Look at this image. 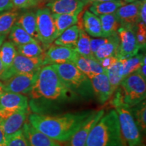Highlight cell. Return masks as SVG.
Instances as JSON below:
<instances>
[{
    "mask_svg": "<svg viewBox=\"0 0 146 146\" xmlns=\"http://www.w3.org/2000/svg\"><path fill=\"white\" fill-rule=\"evenodd\" d=\"M88 59H89V66H90L91 71V73H92L93 76L98 75V74H102V73L106 72V70L102 66L101 64H100L99 60H97L96 58H88Z\"/></svg>",
    "mask_w": 146,
    "mask_h": 146,
    "instance_id": "38",
    "label": "cell"
},
{
    "mask_svg": "<svg viewBox=\"0 0 146 146\" xmlns=\"http://www.w3.org/2000/svg\"><path fill=\"white\" fill-rule=\"evenodd\" d=\"M74 64L77 67L78 70L83 72V74H85L89 79L92 78L93 75L91 71L88 58L77 54L75 60L74 61Z\"/></svg>",
    "mask_w": 146,
    "mask_h": 146,
    "instance_id": "34",
    "label": "cell"
},
{
    "mask_svg": "<svg viewBox=\"0 0 146 146\" xmlns=\"http://www.w3.org/2000/svg\"><path fill=\"white\" fill-rule=\"evenodd\" d=\"M90 40V36L84 30L83 27H79L78 39L76 42V46L74 48L78 54L87 58H95L91 50Z\"/></svg>",
    "mask_w": 146,
    "mask_h": 146,
    "instance_id": "28",
    "label": "cell"
},
{
    "mask_svg": "<svg viewBox=\"0 0 146 146\" xmlns=\"http://www.w3.org/2000/svg\"><path fill=\"white\" fill-rule=\"evenodd\" d=\"M123 0H114V1L94 2L91 3L89 11L95 15L100 16L105 14L114 13L118 8L125 4Z\"/></svg>",
    "mask_w": 146,
    "mask_h": 146,
    "instance_id": "21",
    "label": "cell"
},
{
    "mask_svg": "<svg viewBox=\"0 0 146 146\" xmlns=\"http://www.w3.org/2000/svg\"><path fill=\"white\" fill-rule=\"evenodd\" d=\"M104 113L105 111L104 110H101L98 112L95 111L86 123L74 133L68 141V146H85L91 129L104 114Z\"/></svg>",
    "mask_w": 146,
    "mask_h": 146,
    "instance_id": "18",
    "label": "cell"
},
{
    "mask_svg": "<svg viewBox=\"0 0 146 146\" xmlns=\"http://www.w3.org/2000/svg\"><path fill=\"white\" fill-rule=\"evenodd\" d=\"M122 102L129 108H132L145 100V79L138 72L124 78L116 89Z\"/></svg>",
    "mask_w": 146,
    "mask_h": 146,
    "instance_id": "6",
    "label": "cell"
},
{
    "mask_svg": "<svg viewBox=\"0 0 146 146\" xmlns=\"http://www.w3.org/2000/svg\"><path fill=\"white\" fill-rule=\"evenodd\" d=\"M135 29H131L120 27L117 31L120 43L117 57L120 59H126L138 54L140 47L137 41Z\"/></svg>",
    "mask_w": 146,
    "mask_h": 146,
    "instance_id": "9",
    "label": "cell"
},
{
    "mask_svg": "<svg viewBox=\"0 0 146 146\" xmlns=\"http://www.w3.org/2000/svg\"><path fill=\"white\" fill-rule=\"evenodd\" d=\"M40 1H45V0H40Z\"/></svg>",
    "mask_w": 146,
    "mask_h": 146,
    "instance_id": "50",
    "label": "cell"
},
{
    "mask_svg": "<svg viewBox=\"0 0 146 146\" xmlns=\"http://www.w3.org/2000/svg\"><path fill=\"white\" fill-rule=\"evenodd\" d=\"M145 58H146L145 55L137 54L133 57L120 59L123 79L130 74L138 71Z\"/></svg>",
    "mask_w": 146,
    "mask_h": 146,
    "instance_id": "27",
    "label": "cell"
},
{
    "mask_svg": "<svg viewBox=\"0 0 146 146\" xmlns=\"http://www.w3.org/2000/svg\"><path fill=\"white\" fill-rule=\"evenodd\" d=\"M77 53L74 48L51 45L43 55V66L54 64L74 63Z\"/></svg>",
    "mask_w": 146,
    "mask_h": 146,
    "instance_id": "12",
    "label": "cell"
},
{
    "mask_svg": "<svg viewBox=\"0 0 146 146\" xmlns=\"http://www.w3.org/2000/svg\"><path fill=\"white\" fill-rule=\"evenodd\" d=\"M38 40L44 48H48L57 39L52 13L48 8L38 9L36 12Z\"/></svg>",
    "mask_w": 146,
    "mask_h": 146,
    "instance_id": "7",
    "label": "cell"
},
{
    "mask_svg": "<svg viewBox=\"0 0 146 146\" xmlns=\"http://www.w3.org/2000/svg\"><path fill=\"white\" fill-rule=\"evenodd\" d=\"M81 0H48L47 8L53 14H71L78 16L85 6Z\"/></svg>",
    "mask_w": 146,
    "mask_h": 146,
    "instance_id": "15",
    "label": "cell"
},
{
    "mask_svg": "<svg viewBox=\"0 0 146 146\" xmlns=\"http://www.w3.org/2000/svg\"><path fill=\"white\" fill-rule=\"evenodd\" d=\"M5 146H29L22 129L7 139Z\"/></svg>",
    "mask_w": 146,
    "mask_h": 146,
    "instance_id": "35",
    "label": "cell"
},
{
    "mask_svg": "<svg viewBox=\"0 0 146 146\" xmlns=\"http://www.w3.org/2000/svg\"><path fill=\"white\" fill-rule=\"evenodd\" d=\"M5 92L4 89V85H3V82L0 81V97H1L2 95Z\"/></svg>",
    "mask_w": 146,
    "mask_h": 146,
    "instance_id": "47",
    "label": "cell"
},
{
    "mask_svg": "<svg viewBox=\"0 0 146 146\" xmlns=\"http://www.w3.org/2000/svg\"><path fill=\"white\" fill-rule=\"evenodd\" d=\"M28 115L29 110L18 111L5 119L0 120V129L3 131L5 138L8 139L12 135L22 129Z\"/></svg>",
    "mask_w": 146,
    "mask_h": 146,
    "instance_id": "17",
    "label": "cell"
},
{
    "mask_svg": "<svg viewBox=\"0 0 146 146\" xmlns=\"http://www.w3.org/2000/svg\"><path fill=\"white\" fill-rule=\"evenodd\" d=\"M79 35V27L74 25L65 30L54 41V45L74 48Z\"/></svg>",
    "mask_w": 146,
    "mask_h": 146,
    "instance_id": "23",
    "label": "cell"
},
{
    "mask_svg": "<svg viewBox=\"0 0 146 146\" xmlns=\"http://www.w3.org/2000/svg\"><path fill=\"white\" fill-rule=\"evenodd\" d=\"M110 83L113 91H115L119 87L120 83L123 80V73H122V64L119 60L114 65L108 69H106Z\"/></svg>",
    "mask_w": 146,
    "mask_h": 146,
    "instance_id": "32",
    "label": "cell"
},
{
    "mask_svg": "<svg viewBox=\"0 0 146 146\" xmlns=\"http://www.w3.org/2000/svg\"><path fill=\"white\" fill-rule=\"evenodd\" d=\"M95 111L68 112L50 116L39 114L29 115L33 127L58 142H68L74 133L88 120Z\"/></svg>",
    "mask_w": 146,
    "mask_h": 146,
    "instance_id": "1",
    "label": "cell"
},
{
    "mask_svg": "<svg viewBox=\"0 0 146 146\" xmlns=\"http://www.w3.org/2000/svg\"><path fill=\"white\" fill-rule=\"evenodd\" d=\"M13 9L12 0H0V13Z\"/></svg>",
    "mask_w": 146,
    "mask_h": 146,
    "instance_id": "41",
    "label": "cell"
},
{
    "mask_svg": "<svg viewBox=\"0 0 146 146\" xmlns=\"http://www.w3.org/2000/svg\"><path fill=\"white\" fill-rule=\"evenodd\" d=\"M116 94L113 98L112 104L118 114L122 135L128 146H145L143 143L141 131L133 117L131 108L122 102L119 92Z\"/></svg>",
    "mask_w": 146,
    "mask_h": 146,
    "instance_id": "4",
    "label": "cell"
},
{
    "mask_svg": "<svg viewBox=\"0 0 146 146\" xmlns=\"http://www.w3.org/2000/svg\"><path fill=\"white\" fill-rule=\"evenodd\" d=\"M139 21L146 24V0H141L139 12Z\"/></svg>",
    "mask_w": 146,
    "mask_h": 146,
    "instance_id": "42",
    "label": "cell"
},
{
    "mask_svg": "<svg viewBox=\"0 0 146 146\" xmlns=\"http://www.w3.org/2000/svg\"><path fill=\"white\" fill-rule=\"evenodd\" d=\"M85 146H127L116 110L104 113L91 129Z\"/></svg>",
    "mask_w": 146,
    "mask_h": 146,
    "instance_id": "3",
    "label": "cell"
},
{
    "mask_svg": "<svg viewBox=\"0 0 146 146\" xmlns=\"http://www.w3.org/2000/svg\"><path fill=\"white\" fill-rule=\"evenodd\" d=\"M119 43L120 40L118 34L110 36V39L109 41L100 46L98 50L96 51L94 55V57L100 61L101 60L108 57V56H117Z\"/></svg>",
    "mask_w": 146,
    "mask_h": 146,
    "instance_id": "22",
    "label": "cell"
},
{
    "mask_svg": "<svg viewBox=\"0 0 146 146\" xmlns=\"http://www.w3.org/2000/svg\"><path fill=\"white\" fill-rule=\"evenodd\" d=\"M16 47L18 54L29 58L39 57L44 54V49L39 41H33Z\"/></svg>",
    "mask_w": 146,
    "mask_h": 146,
    "instance_id": "31",
    "label": "cell"
},
{
    "mask_svg": "<svg viewBox=\"0 0 146 146\" xmlns=\"http://www.w3.org/2000/svg\"><path fill=\"white\" fill-rule=\"evenodd\" d=\"M89 80L92 90L100 104L106 103L114 94L110 83L106 71L102 74L93 76Z\"/></svg>",
    "mask_w": 146,
    "mask_h": 146,
    "instance_id": "13",
    "label": "cell"
},
{
    "mask_svg": "<svg viewBox=\"0 0 146 146\" xmlns=\"http://www.w3.org/2000/svg\"><path fill=\"white\" fill-rule=\"evenodd\" d=\"M141 0L122 5L115 12L120 26L125 28L135 29L139 21V12Z\"/></svg>",
    "mask_w": 146,
    "mask_h": 146,
    "instance_id": "11",
    "label": "cell"
},
{
    "mask_svg": "<svg viewBox=\"0 0 146 146\" xmlns=\"http://www.w3.org/2000/svg\"><path fill=\"white\" fill-rule=\"evenodd\" d=\"M19 14L18 10L15 9L0 13V34L6 36L10 33L11 29L17 21Z\"/></svg>",
    "mask_w": 146,
    "mask_h": 146,
    "instance_id": "26",
    "label": "cell"
},
{
    "mask_svg": "<svg viewBox=\"0 0 146 146\" xmlns=\"http://www.w3.org/2000/svg\"><path fill=\"white\" fill-rule=\"evenodd\" d=\"M84 30L89 35L94 37H103L100 18L89 10L85 11L82 18Z\"/></svg>",
    "mask_w": 146,
    "mask_h": 146,
    "instance_id": "19",
    "label": "cell"
},
{
    "mask_svg": "<svg viewBox=\"0 0 146 146\" xmlns=\"http://www.w3.org/2000/svg\"><path fill=\"white\" fill-rule=\"evenodd\" d=\"M85 3H92L94 2H102V1H114V0H81Z\"/></svg>",
    "mask_w": 146,
    "mask_h": 146,
    "instance_id": "46",
    "label": "cell"
},
{
    "mask_svg": "<svg viewBox=\"0 0 146 146\" xmlns=\"http://www.w3.org/2000/svg\"><path fill=\"white\" fill-rule=\"evenodd\" d=\"M110 39V36H109V37H98L96 38V39H91L90 46L91 50L93 54L94 55L96 51L98 50V48L104 43H107Z\"/></svg>",
    "mask_w": 146,
    "mask_h": 146,
    "instance_id": "39",
    "label": "cell"
},
{
    "mask_svg": "<svg viewBox=\"0 0 146 146\" xmlns=\"http://www.w3.org/2000/svg\"><path fill=\"white\" fill-rule=\"evenodd\" d=\"M55 27L56 29L57 38L69 27L76 25L78 18L77 15L71 14H52Z\"/></svg>",
    "mask_w": 146,
    "mask_h": 146,
    "instance_id": "24",
    "label": "cell"
},
{
    "mask_svg": "<svg viewBox=\"0 0 146 146\" xmlns=\"http://www.w3.org/2000/svg\"><path fill=\"white\" fill-rule=\"evenodd\" d=\"M9 39L16 46L26 44L30 42L37 41L17 24H15L11 29L9 33Z\"/></svg>",
    "mask_w": 146,
    "mask_h": 146,
    "instance_id": "30",
    "label": "cell"
},
{
    "mask_svg": "<svg viewBox=\"0 0 146 146\" xmlns=\"http://www.w3.org/2000/svg\"><path fill=\"white\" fill-rule=\"evenodd\" d=\"M118 60H119V58L117 56H108V57H106L101 60L100 62L102 66L106 70V69H108L110 66H112V65H114L115 63L117 62Z\"/></svg>",
    "mask_w": 146,
    "mask_h": 146,
    "instance_id": "40",
    "label": "cell"
},
{
    "mask_svg": "<svg viewBox=\"0 0 146 146\" xmlns=\"http://www.w3.org/2000/svg\"><path fill=\"white\" fill-rule=\"evenodd\" d=\"M7 139L3 134V131L0 129V146H5L6 145Z\"/></svg>",
    "mask_w": 146,
    "mask_h": 146,
    "instance_id": "44",
    "label": "cell"
},
{
    "mask_svg": "<svg viewBox=\"0 0 146 146\" xmlns=\"http://www.w3.org/2000/svg\"><path fill=\"white\" fill-rule=\"evenodd\" d=\"M22 131L29 146H62L58 141L33 127L29 121L25 122Z\"/></svg>",
    "mask_w": 146,
    "mask_h": 146,
    "instance_id": "14",
    "label": "cell"
},
{
    "mask_svg": "<svg viewBox=\"0 0 146 146\" xmlns=\"http://www.w3.org/2000/svg\"><path fill=\"white\" fill-rule=\"evenodd\" d=\"M5 38V35H3L0 34V48H1V45L3 44V41H4Z\"/></svg>",
    "mask_w": 146,
    "mask_h": 146,
    "instance_id": "48",
    "label": "cell"
},
{
    "mask_svg": "<svg viewBox=\"0 0 146 146\" xmlns=\"http://www.w3.org/2000/svg\"><path fill=\"white\" fill-rule=\"evenodd\" d=\"M29 94L34 100L52 102L68 100L74 96L64 85L52 64L41 67Z\"/></svg>",
    "mask_w": 146,
    "mask_h": 146,
    "instance_id": "2",
    "label": "cell"
},
{
    "mask_svg": "<svg viewBox=\"0 0 146 146\" xmlns=\"http://www.w3.org/2000/svg\"><path fill=\"white\" fill-rule=\"evenodd\" d=\"M43 55L39 57L29 58L17 54L12 66L5 70L1 81H4L15 74L38 72L43 66Z\"/></svg>",
    "mask_w": 146,
    "mask_h": 146,
    "instance_id": "8",
    "label": "cell"
},
{
    "mask_svg": "<svg viewBox=\"0 0 146 146\" xmlns=\"http://www.w3.org/2000/svg\"><path fill=\"white\" fill-rule=\"evenodd\" d=\"M28 98L23 94L5 92L0 97V109L12 112L29 110Z\"/></svg>",
    "mask_w": 146,
    "mask_h": 146,
    "instance_id": "16",
    "label": "cell"
},
{
    "mask_svg": "<svg viewBox=\"0 0 146 146\" xmlns=\"http://www.w3.org/2000/svg\"><path fill=\"white\" fill-rule=\"evenodd\" d=\"M40 3V0H12L13 9L15 10L35 8Z\"/></svg>",
    "mask_w": 146,
    "mask_h": 146,
    "instance_id": "37",
    "label": "cell"
},
{
    "mask_svg": "<svg viewBox=\"0 0 146 146\" xmlns=\"http://www.w3.org/2000/svg\"><path fill=\"white\" fill-rule=\"evenodd\" d=\"M5 70H5L4 66H3V64L1 63V60H0V81H1V80H2L3 74H4Z\"/></svg>",
    "mask_w": 146,
    "mask_h": 146,
    "instance_id": "45",
    "label": "cell"
},
{
    "mask_svg": "<svg viewBox=\"0 0 146 146\" xmlns=\"http://www.w3.org/2000/svg\"><path fill=\"white\" fill-rule=\"evenodd\" d=\"M16 24L21 27L33 38L39 41L36 31V14L33 11H27L19 14Z\"/></svg>",
    "mask_w": 146,
    "mask_h": 146,
    "instance_id": "20",
    "label": "cell"
},
{
    "mask_svg": "<svg viewBox=\"0 0 146 146\" xmlns=\"http://www.w3.org/2000/svg\"><path fill=\"white\" fill-rule=\"evenodd\" d=\"M38 72L15 74L2 81L5 91L23 95L29 94L35 81Z\"/></svg>",
    "mask_w": 146,
    "mask_h": 146,
    "instance_id": "10",
    "label": "cell"
},
{
    "mask_svg": "<svg viewBox=\"0 0 146 146\" xmlns=\"http://www.w3.org/2000/svg\"><path fill=\"white\" fill-rule=\"evenodd\" d=\"M17 54L16 45L12 41L3 42L0 48V60L5 70H8L12 66Z\"/></svg>",
    "mask_w": 146,
    "mask_h": 146,
    "instance_id": "29",
    "label": "cell"
},
{
    "mask_svg": "<svg viewBox=\"0 0 146 146\" xmlns=\"http://www.w3.org/2000/svg\"><path fill=\"white\" fill-rule=\"evenodd\" d=\"M131 111L135 120L137 125L142 133H145L146 131V104L145 100L140 102L135 106L130 108Z\"/></svg>",
    "mask_w": 146,
    "mask_h": 146,
    "instance_id": "33",
    "label": "cell"
},
{
    "mask_svg": "<svg viewBox=\"0 0 146 146\" xmlns=\"http://www.w3.org/2000/svg\"><path fill=\"white\" fill-rule=\"evenodd\" d=\"M146 58H145L143 60V62L142 64L141 67H140V68L139 69L138 71H137V72H138L141 75L143 76V77L146 79V71H145V66H146Z\"/></svg>",
    "mask_w": 146,
    "mask_h": 146,
    "instance_id": "43",
    "label": "cell"
},
{
    "mask_svg": "<svg viewBox=\"0 0 146 146\" xmlns=\"http://www.w3.org/2000/svg\"><path fill=\"white\" fill-rule=\"evenodd\" d=\"M100 19L101 21L103 37H109L117 34V31L120 26L115 12L100 16Z\"/></svg>",
    "mask_w": 146,
    "mask_h": 146,
    "instance_id": "25",
    "label": "cell"
},
{
    "mask_svg": "<svg viewBox=\"0 0 146 146\" xmlns=\"http://www.w3.org/2000/svg\"><path fill=\"white\" fill-rule=\"evenodd\" d=\"M123 1H125V2L127 3H129L134 2V1H137V0H123Z\"/></svg>",
    "mask_w": 146,
    "mask_h": 146,
    "instance_id": "49",
    "label": "cell"
},
{
    "mask_svg": "<svg viewBox=\"0 0 146 146\" xmlns=\"http://www.w3.org/2000/svg\"><path fill=\"white\" fill-rule=\"evenodd\" d=\"M64 85L73 94L88 96L92 91L89 78L81 72L74 63L66 62L52 64Z\"/></svg>",
    "mask_w": 146,
    "mask_h": 146,
    "instance_id": "5",
    "label": "cell"
},
{
    "mask_svg": "<svg viewBox=\"0 0 146 146\" xmlns=\"http://www.w3.org/2000/svg\"><path fill=\"white\" fill-rule=\"evenodd\" d=\"M135 36L140 49L145 50L146 45V24L139 22L135 28Z\"/></svg>",
    "mask_w": 146,
    "mask_h": 146,
    "instance_id": "36",
    "label": "cell"
}]
</instances>
